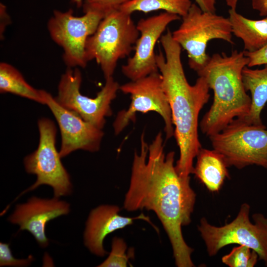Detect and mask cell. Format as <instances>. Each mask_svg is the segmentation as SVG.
Wrapping results in <instances>:
<instances>
[{
    "mask_svg": "<svg viewBox=\"0 0 267 267\" xmlns=\"http://www.w3.org/2000/svg\"><path fill=\"white\" fill-rule=\"evenodd\" d=\"M144 136L143 133L140 150L134 153L124 207L128 211H153L169 237L176 266L194 267L191 259L193 250L185 241L182 232V226L191 221L196 201L190 178L178 174L174 151L165 154L161 132L149 145Z\"/></svg>",
    "mask_w": 267,
    "mask_h": 267,
    "instance_id": "6da1fadb",
    "label": "cell"
},
{
    "mask_svg": "<svg viewBox=\"0 0 267 267\" xmlns=\"http://www.w3.org/2000/svg\"><path fill=\"white\" fill-rule=\"evenodd\" d=\"M165 54H156L162 86L167 97L175 126L174 135L179 150L175 167L178 174L188 178L192 174L193 160L202 148L198 127L200 111L210 96L208 83L199 76L191 85L186 78L181 59V47L168 30L160 39Z\"/></svg>",
    "mask_w": 267,
    "mask_h": 267,
    "instance_id": "7a4b0ae2",
    "label": "cell"
},
{
    "mask_svg": "<svg viewBox=\"0 0 267 267\" xmlns=\"http://www.w3.org/2000/svg\"><path fill=\"white\" fill-rule=\"evenodd\" d=\"M248 62L244 51L234 50L229 55L216 53L197 73L205 79L214 92L212 104L200 123L203 134L209 137L219 133L233 120L249 113L251 98L242 80L243 69Z\"/></svg>",
    "mask_w": 267,
    "mask_h": 267,
    "instance_id": "3957f363",
    "label": "cell"
},
{
    "mask_svg": "<svg viewBox=\"0 0 267 267\" xmlns=\"http://www.w3.org/2000/svg\"><path fill=\"white\" fill-rule=\"evenodd\" d=\"M139 36L131 14L120 9L106 14L87 40L86 57L95 60L105 80L113 77L118 61L128 56Z\"/></svg>",
    "mask_w": 267,
    "mask_h": 267,
    "instance_id": "277c9868",
    "label": "cell"
},
{
    "mask_svg": "<svg viewBox=\"0 0 267 267\" xmlns=\"http://www.w3.org/2000/svg\"><path fill=\"white\" fill-rule=\"evenodd\" d=\"M181 18L179 27L172 32V37L186 50L189 66L196 73L203 68L210 58L206 52L210 41L219 39L234 44L228 17L203 11L193 3Z\"/></svg>",
    "mask_w": 267,
    "mask_h": 267,
    "instance_id": "5b68a950",
    "label": "cell"
},
{
    "mask_svg": "<svg viewBox=\"0 0 267 267\" xmlns=\"http://www.w3.org/2000/svg\"><path fill=\"white\" fill-rule=\"evenodd\" d=\"M250 211L249 204H242L236 217L221 226L211 224L205 218L200 220L198 229L210 256H215L228 245H245L255 251L267 267V217L255 213L252 215V223Z\"/></svg>",
    "mask_w": 267,
    "mask_h": 267,
    "instance_id": "8992f818",
    "label": "cell"
},
{
    "mask_svg": "<svg viewBox=\"0 0 267 267\" xmlns=\"http://www.w3.org/2000/svg\"><path fill=\"white\" fill-rule=\"evenodd\" d=\"M213 148L222 154L228 167L242 169L256 165L267 169L266 127L233 120L222 131L210 136Z\"/></svg>",
    "mask_w": 267,
    "mask_h": 267,
    "instance_id": "52a82bcc",
    "label": "cell"
},
{
    "mask_svg": "<svg viewBox=\"0 0 267 267\" xmlns=\"http://www.w3.org/2000/svg\"><path fill=\"white\" fill-rule=\"evenodd\" d=\"M38 126L40 134L38 148L24 159L25 171L35 175L37 180L22 193L46 184L52 188L54 197L69 195L72 191V185L56 148L55 125L50 119L42 118L38 120Z\"/></svg>",
    "mask_w": 267,
    "mask_h": 267,
    "instance_id": "ba28073f",
    "label": "cell"
},
{
    "mask_svg": "<svg viewBox=\"0 0 267 267\" xmlns=\"http://www.w3.org/2000/svg\"><path fill=\"white\" fill-rule=\"evenodd\" d=\"M82 74L77 68H68L61 77L57 94L54 97L63 108L74 112L85 121L102 129L107 117L112 114V101L116 97L120 86L113 77L105 83L95 97L84 95L80 92Z\"/></svg>",
    "mask_w": 267,
    "mask_h": 267,
    "instance_id": "9c48e42d",
    "label": "cell"
},
{
    "mask_svg": "<svg viewBox=\"0 0 267 267\" xmlns=\"http://www.w3.org/2000/svg\"><path fill=\"white\" fill-rule=\"evenodd\" d=\"M120 90L130 95L131 102L127 109L120 111L116 115L113 124L115 134L121 133L130 122L135 121L136 113L154 111L164 121L166 139L174 135L171 108L159 71L124 84L120 86Z\"/></svg>",
    "mask_w": 267,
    "mask_h": 267,
    "instance_id": "30bf717a",
    "label": "cell"
},
{
    "mask_svg": "<svg viewBox=\"0 0 267 267\" xmlns=\"http://www.w3.org/2000/svg\"><path fill=\"white\" fill-rule=\"evenodd\" d=\"M84 13L78 17L74 15L72 9L65 12L55 10L47 23L49 35L63 49V59L68 68H85L87 66V40L95 32L105 16L97 11Z\"/></svg>",
    "mask_w": 267,
    "mask_h": 267,
    "instance_id": "8fae6325",
    "label": "cell"
},
{
    "mask_svg": "<svg viewBox=\"0 0 267 267\" xmlns=\"http://www.w3.org/2000/svg\"><path fill=\"white\" fill-rule=\"evenodd\" d=\"M177 14L163 12L158 15L140 19L136 24L139 36L134 46V53L122 66L123 74L131 81L158 72L155 46L167 26L179 20Z\"/></svg>",
    "mask_w": 267,
    "mask_h": 267,
    "instance_id": "7c38bea8",
    "label": "cell"
},
{
    "mask_svg": "<svg viewBox=\"0 0 267 267\" xmlns=\"http://www.w3.org/2000/svg\"><path fill=\"white\" fill-rule=\"evenodd\" d=\"M42 92L45 104L52 112L60 129L61 142L59 152L61 158L77 150L97 151L104 136L102 130L60 106L49 92L44 90Z\"/></svg>",
    "mask_w": 267,
    "mask_h": 267,
    "instance_id": "4fadbf2b",
    "label": "cell"
},
{
    "mask_svg": "<svg viewBox=\"0 0 267 267\" xmlns=\"http://www.w3.org/2000/svg\"><path fill=\"white\" fill-rule=\"evenodd\" d=\"M70 205L58 198L42 199L32 197L27 202L17 205L8 217L11 223L18 224L20 230L30 232L42 247L48 245L45 226L49 221L70 212Z\"/></svg>",
    "mask_w": 267,
    "mask_h": 267,
    "instance_id": "5bb4252c",
    "label": "cell"
},
{
    "mask_svg": "<svg viewBox=\"0 0 267 267\" xmlns=\"http://www.w3.org/2000/svg\"><path fill=\"white\" fill-rule=\"evenodd\" d=\"M120 209L116 205H102L91 210L86 224L84 234L85 245L96 256L107 254L103 247L106 236L115 230L131 225L134 221L143 220L152 224L149 217L142 213L137 217H128L119 214Z\"/></svg>",
    "mask_w": 267,
    "mask_h": 267,
    "instance_id": "9a60e30c",
    "label": "cell"
},
{
    "mask_svg": "<svg viewBox=\"0 0 267 267\" xmlns=\"http://www.w3.org/2000/svg\"><path fill=\"white\" fill-rule=\"evenodd\" d=\"M196 157L192 174L209 191H219L225 180L230 178L228 167L223 156L214 149L201 148Z\"/></svg>",
    "mask_w": 267,
    "mask_h": 267,
    "instance_id": "2e32d148",
    "label": "cell"
},
{
    "mask_svg": "<svg viewBox=\"0 0 267 267\" xmlns=\"http://www.w3.org/2000/svg\"><path fill=\"white\" fill-rule=\"evenodd\" d=\"M228 18L232 35L243 42L244 51L255 52L267 44V17L252 20L244 17L236 9H229Z\"/></svg>",
    "mask_w": 267,
    "mask_h": 267,
    "instance_id": "e0dca14e",
    "label": "cell"
},
{
    "mask_svg": "<svg viewBox=\"0 0 267 267\" xmlns=\"http://www.w3.org/2000/svg\"><path fill=\"white\" fill-rule=\"evenodd\" d=\"M242 80L245 90L251 93V105L247 116L236 119L248 124L263 126L261 114L267 102V65L260 69L245 66L242 71Z\"/></svg>",
    "mask_w": 267,
    "mask_h": 267,
    "instance_id": "ac0fdd59",
    "label": "cell"
},
{
    "mask_svg": "<svg viewBox=\"0 0 267 267\" xmlns=\"http://www.w3.org/2000/svg\"><path fill=\"white\" fill-rule=\"evenodd\" d=\"M0 92L10 93L43 104L45 103L42 89L32 87L17 69L4 62L0 63Z\"/></svg>",
    "mask_w": 267,
    "mask_h": 267,
    "instance_id": "d6986e66",
    "label": "cell"
},
{
    "mask_svg": "<svg viewBox=\"0 0 267 267\" xmlns=\"http://www.w3.org/2000/svg\"><path fill=\"white\" fill-rule=\"evenodd\" d=\"M192 4L190 0H132L121 5L119 9L130 14L135 11L147 13L162 10L182 17L187 13Z\"/></svg>",
    "mask_w": 267,
    "mask_h": 267,
    "instance_id": "ffe728a7",
    "label": "cell"
},
{
    "mask_svg": "<svg viewBox=\"0 0 267 267\" xmlns=\"http://www.w3.org/2000/svg\"><path fill=\"white\" fill-rule=\"evenodd\" d=\"M257 253L245 245L234 247L222 258V262L229 267H253L257 263Z\"/></svg>",
    "mask_w": 267,
    "mask_h": 267,
    "instance_id": "44dd1931",
    "label": "cell"
},
{
    "mask_svg": "<svg viewBox=\"0 0 267 267\" xmlns=\"http://www.w3.org/2000/svg\"><path fill=\"white\" fill-rule=\"evenodd\" d=\"M127 246L123 239L114 237L112 241L111 251L107 259L100 264L99 267H127L129 259L133 257L134 250L131 249L127 254Z\"/></svg>",
    "mask_w": 267,
    "mask_h": 267,
    "instance_id": "7402d4cb",
    "label": "cell"
},
{
    "mask_svg": "<svg viewBox=\"0 0 267 267\" xmlns=\"http://www.w3.org/2000/svg\"><path fill=\"white\" fill-rule=\"evenodd\" d=\"M132 0H84V12L89 11H97L105 15L108 13L118 9L124 4Z\"/></svg>",
    "mask_w": 267,
    "mask_h": 267,
    "instance_id": "603a6c76",
    "label": "cell"
},
{
    "mask_svg": "<svg viewBox=\"0 0 267 267\" xmlns=\"http://www.w3.org/2000/svg\"><path fill=\"white\" fill-rule=\"evenodd\" d=\"M34 258L30 256L24 259H17L12 254L9 244L0 243V266L27 267L33 261Z\"/></svg>",
    "mask_w": 267,
    "mask_h": 267,
    "instance_id": "cb8c5ba5",
    "label": "cell"
},
{
    "mask_svg": "<svg viewBox=\"0 0 267 267\" xmlns=\"http://www.w3.org/2000/svg\"><path fill=\"white\" fill-rule=\"evenodd\" d=\"M244 53L249 59L248 67L267 65V44L258 51L253 52L244 51Z\"/></svg>",
    "mask_w": 267,
    "mask_h": 267,
    "instance_id": "d4e9b609",
    "label": "cell"
},
{
    "mask_svg": "<svg viewBox=\"0 0 267 267\" xmlns=\"http://www.w3.org/2000/svg\"><path fill=\"white\" fill-rule=\"evenodd\" d=\"M10 18L6 12L5 6L0 3V35L1 39L3 38V32L6 26L10 24Z\"/></svg>",
    "mask_w": 267,
    "mask_h": 267,
    "instance_id": "484cf974",
    "label": "cell"
},
{
    "mask_svg": "<svg viewBox=\"0 0 267 267\" xmlns=\"http://www.w3.org/2000/svg\"><path fill=\"white\" fill-rule=\"evenodd\" d=\"M194 1L203 11L216 12V0H194Z\"/></svg>",
    "mask_w": 267,
    "mask_h": 267,
    "instance_id": "4316f807",
    "label": "cell"
},
{
    "mask_svg": "<svg viewBox=\"0 0 267 267\" xmlns=\"http://www.w3.org/2000/svg\"><path fill=\"white\" fill-rule=\"evenodd\" d=\"M252 7L261 16L267 15V0H252Z\"/></svg>",
    "mask_w": 267,
    "mask_h": 267,
    "instance_id": "83f0119b",
    "label": "cell"
},
{
    "mask_svg": "<svg viewBox=\"0 0 267 267\" xmlns=\"http://www.w3.org/2000/svg\"><path fill=\"white\" fill-rule=\"evenodd\" d=\"M239 0H225V3L229 9H236Z\"/></svg>",
    "mask_w": 267,
    "mask_h": 267,
    "instance_id": "f1b7e54d",
    "label": "cell"
},
{
    "mask_svg": "<svg viewBox=\"0 0 267 267\" xmlns=\"http://www.w3.org/2000/svg\"><path fill=\"white\" fill-rule=\"evenodd\" d=\"M84 0H72V2L76 4L78 7L83 6Z\"/></svg>",
    "mask_w": 267,
    "mask_h": 267,
    "instance_id": "f546056e",
    "label": "cell"
}]
</instances>
